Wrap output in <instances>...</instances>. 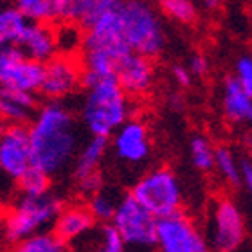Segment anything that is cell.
I'll return each mask as SVG.
<instances>
[{
	"mask_svg": "<svg viewBox=\"0 0 252 252\" xmlns=\"http://www.w3.org/2000/svg\"><path fill=\"white\" fill-rule=\"evenodd\" d=\"M32 166L47 175H58L74 160L79 135L72 112L60 101L51 99L36 112L29 126Z\"/></svg>",
	"mask_w": 252,
	"mask_h": 252,
	"instance_id": "6da1fadb",
	"label": "cell"
},
{
	"mask_svg": "<svg viewBox=\"0 0 252 252\" xmlns=\"http://www.w3.org/2000/svg\"><path fill=\"white\" fill-rule=\"evenodd\" d=\"M130 117L128 94L114 78H105L87 89L81 119L92 135L110 137Z\"/></svg>",
	"mask_w": 252,
	"mask_h": 252,
	"instance_id": "7a4b0ae2",
	"label": "cell"
},
{
	"mask_svg": "<svg viewBox=\"0 0 252 252\" xmlns=\"http://www.w3.org/2000/svg\"><path fill=\"white\" fill-rule=\"evenodd\" d=\"M62 209V200L51 193L22 194L9 213H5V242L11 245H18L34 232L53 227Z\"/></svg>",
	"mask_w": 252,
	"mask_h": 252,
	"instance_id": "3957f363",
	"label": "cell"
},
{
	"mask_svg": "<svg viewBox=\"0 0 252 252\" xmlns=\"http://www.w3.org/2000/svg\"><path fill=\"white\" fill-rule=\"evenodd\" d=\"M123 34L131 53L155 58L166 47V34L158 13L148 0H123Z\"/></svg>",
	"mask_w": 252,
	"mask_h": 252,
	"instance_id": "277c9868",
	"label": "cell"
},
{
	"mask_svg": "<svg viewBox=\"0 0 252 252\" xmlns=\"http://www.w3.org/2000/svg\"><path fill=\"white\" fill-rule=\"evenodd\" d=\"M130 194L155 218L177 213L182 205L180 182L168 168H157L142 175L133 184Z\"/></svg>",
	"mask_w": 252,
	"mask_h": 252,
	"instance_id": "5b68a950",
	"label": "cell"
},
{
	"mask_svg": "<svg viewBox=\"0 0 252 252\" xmlns=\"http://www.w3.org/2000/svg\"><path fill=\"white\" fill-rule=\"evenodd\" d=\"M112 223L121 232L128 247H157V218L144 209L130 193L119 198Z\"/></svg>",
	"mask_w": 252,
	"mask_h": 252,
	"instance_id": "8992f818",
	"label": "cell"
},
{
	"mask_svg": "<svg viewBox=\"0 0 252 252\" xmlns=\"http://www.w3.org/2000/svg\"><path fill=\"white\" fill-rule=\"evenodd\" d=\"M43 78V63L31 60L16 43H0V87L36 94Z\"/></svg>",
	"mask_w": 252,
	"mask_h": 252,
	"instance_id": "52a82bcc",
	"label": "cell"
},
{
	"mask_svg": "<svg viewBox=\"0 0 252 252\" xmlns=\"http://www.w3.org/2000/svg\"><path fill=\"white\" fill-rule=\"evenodd\" d=\"M157 247L162 252H205L207 240L182 211L157 218Z\"/></svg>",
	"mask_w": 252,
	"mask_h": 252,
	"instance_id": "ba28073f",
	"label": "cell"
},
{
	"mask_svg": "<svg viewBox=\"0 0 252 252\" xmlns=\"http://www.w3.org/2000/svg\"><path fill=\"white\" fill-rule=\"evenodd\" d=\"M81 60L78 62L72 54H54L43 63V78L38 92L47 99H63L81 87Z\"/></svg>",
	"mask_w": 252,
	"mask_h": 252,
	"instance_id": "9c48e42d",
	"label": "cell"
},
{
	"mask_svg": "<svg viewBox=\"0 0 252 252\" xmlns=\"http://www.w3.org/2000/svg\"><path fill=\"white\" fill-rule=\"evenodd\" d=\"M32 166L29 128L26 125H5L0 133V173L18 180Z\"/></svg>",
	"mask_w": 252,
	"mask_h": 252,
	"instance_id": "30bf717a",
	"label": "cell"
},
{
	"mask_svg": "<svg viewBox=\"0 0 252 252\" xmlns=\"http://www.w3.org/2000/svg\"><path fill=\"white\" fill-rule=\"evenodd\" d=\"M245 242V220L238 205L229 198H220L211 216V245L220 252H232Z\"/></svg>",
	"mask_w": 252,
	"mask_h": 252,
	"instance_id": "8fae6325",
	"label": "cell"
},
{
	"mask_svg": "<svg viewBox=\"0 0 252 252\" xmlns=\"http://www.w3.org/2000/svg\"><path fill=\"white\" fill-rule=\"evenodd\" d=\"M112 135H114L112 148L121 162L139 166L148 160L152 144H150V135L144 123L137 119H126Z\"/></svg>",
	"mask_w": 252,
	"mask_h": 252,
	"instance_id": "7c38bea8",
	"label": "cell"
},
{
	"mask_svg": "<svg viewBox=\"0 0 252 252\" xmlns=\"http://www.w3.org/2000/svg\"><path fill=\"white\" fill-rule=\"evenodd\" d=\"M116 79L128 95L146 94L155 81V67L152 58L130 51L117 60Z\"/></svg>",
	"mask_w": 252,
	"mask_h": 252,
	"instance_id": "4fadbf2b",
	"label": "cell"
},
{
	"mask_svg": "<svg viewBox=\"0 0 252 252\" xmlns=\"http://www.w3.org/2000/svg\"><path fill=\"white\" fill-rule=\"evenodd\" d=\"M16 45L26 56L40 63L49 62L54 54H58L56 32L51 24H45V22H27Z\"/></svg>",
	"mask_w": 252,
	"mask_h": 252,
	"instance_id": "5bb4252c",
	"label": "cell"
},
{
	"mask_svg": "<svg viewBox=\"0 0 252 252\" xmlns=\"http://www.w3.org/2000/svg\"><path fill=\"white\" fill-rule=\"evenodd\" d=\"M36 108L34 92L0 87V119L5 125H26Z\"/></svg>",
	"mask_w": 252,
	"mask_h": 252,
	"instance_id": "9a60e30c",
	"label": "cell"
},
{
	"mask_svg": "<svg viewBox=\"0 0 252 252\" xmlns=\"http://www.w3.org/2000/svg\"><path fill=\"white\" fill-rule=\"evenodd\" d=\"M95 225V218L89 211V207H81V205H72L67 209L60 211L58 218L54 221L53 231L62 238L63 242L72 243L79 238L87 236Z\"/></svg>",
	"mask_w": 252,
	"mask_h": 252,
	"instance_id": "2e32d148",
	"label": "cell"
},
{
	"mask_svg": "<svg viewBox=\"0 0 252 252\" xmlns=\"http://www.w3.org/2000/svg\"><path fill=\"white\" fill-rule=\"evenodd\" d=\"M221 108L234 125H252V95L243 90L236 78H227L223 83Z\"/></svg>",
	"mask_w": 252,
	"mask_h": 252,
	"instance_id": "e0dca14e",
	"label": "cell"
},
{
	"mask_svg": "<svg viewBox=\"0 0 252 252\" xmlns=\"http://www.w3.org/2000/svg\"><path fill=\"white\" fill-rule=\"evenodd\" d=\"M108 148V137L103 135H92L90 141L85 142V146L76 153L74 157V179L79 180L87 175L94 173L99 169V164L103 160Z\"/></svg>",
	"mask_w": 252,
	"mask_h": 252,
	"instance_id": "ac0fdd59",
	"label": "cell"
},
{
	"mask_svg": "<svg viewBox=\"0 0 252 252\" xmlns=\"http://www.w3.org/2000/svg\"><path fill=\"white\" fill-rule=\"evenodd\" d=\"M27 18L15 5L0 7V43H18L27 26Z\"/></svg>",
	"mask_w": 252,
	"mask_h": 252,
	"instance_id": "d6986e66",
	"label": "cell"
},
{
	"mask_svg": "<svg viewBox=\"0 0 252 252\" xmlns=\"http://www.w3.org/2000/svg\"><path fill=\"white\" fill-rule=\"evenodd\" d=\"M16 249L20 252H63L67 251V243L54 231L45 229L26 238L24 242L16 245Z\"/></svg>",
	"mask_w": 252,
	"mask_h": 252,
	"instance_id": "ffe728a7",
	"label": "cell"
},
{
	"mask_svg": "<svg viewBox=\"0 0 252 252\" xmlns=\"http://www.w3.org/2000/svg\"><path fill=\"white\" fill-rule=\"evenodd\" d=\"M13 2L16 9L29 22H45V24L58 22L53 0H13Z\"/></svg>",
	"mask_w": 252,
	"mask_h": 252,
	"instance_id": "44dd1931",
	"label": "cell"
},
{
	"mask_svg": "<svg viewBox=\"0 0 252 252\" xmlns=\"http://www.w3.org/2000/svg\"><path fill=\"white\" fill-rule=\"evenodd\" d=\"M215 168L220 171L221 179L227 184L240 186L242 184V171H240V162L236 155L225 146H220L215 150Z\"/></svg>",
	"mask_w": 252,
	"mask_h": 252,
	"instance_id": "7402d4cb",
	"label": "cell"
},
{
	"mask_svg": "<svg viewBox=\"0 0 252 252\" xmlns=\"http://www.w3.org/2000/svg\"><path fill=\"white\" fill-rule=\"evenodd\" d=\"M56 32V45H58V53L63 54H74L78 49H81L83 43V31L79 29L76 22H62Z\"/></svg>",
	"mask_w": 252,
	"mask_h": 252,
	"instance_id": "603a6c76",
	"label": "cell"
},
{
	"mask_svg": "<svg viewBox=\"0 0 252 252\" xmlns=\"http://www.w3.org/2000/svg\"><path fill=\"white\" fill-rule=\"evenodd\" d=\"M189 150H191V162L198 171L209 173L215 169V148L205 137H193Z\"/></svg>",
	"mask_w": 252,
	"mask_h": 252,
	"instance_id": "cb8c5ba5",
	"label": "cell"
},
{
	"mask_svg": "<svg viewBox=\"0 0 252 252\" xmlns=\"http://www.w3.org/2000/svg\"><path fill=\"white\" fill-rule=\"evenodd\" d=\"M158 7L164 15L180 24H193L196 20V5L194 0H157Z\"/></svg>",
	"mask_w": 252,
	"mask_h": 252,
	"instance_id": "d4e9b609",
	"label": "cell"
},
{
	"mask_svg": "<svg viewBox=\"0 0 252 252\" xmlns=\"http://www.w3.org/2000/svg\"><path fill=\"white\" fill-rule=\"evenodd\" d=\"M119 198H116L114 194L106 193L103 189H99L97 193L89 196V211L95 218V221H112V216L116 213Z\"/></svg>",
	"mask_w": 252,
	"mask_h": 252,
	"instance_id": "484cf974",
	"label": "cell"
},
{
	"mask_svg": "<svg viewBox=\"0 0 252 252\" xmlns=\"http://www.w3.org/2000/svg\"><path fill=\"white\" fill-rule=\"evenodd\" d=\"M16 182L20 186L22 194H43L51 189V175L36 166H31Z\"/></svg>",
	"mask_w": 252,
	"mask_h": 252,
	"instance_id": "4316f807",
	"label": "cell"
},
{
	"mask_svg": "<svg viewBox=\"0 0 252 252\" xmlns=\"http://www.w3.org/2000/svg\"><path fill=\"white\" fill-rule=\"evenodd\" d=\"M56 20L58 22H79L83 20L87 11L90 9L92 0H53Z\"/></svg>",
	"mask_w": 252,
	"mask_h": 252,
	"instance_id": "83f0119b",
	"label": "cell"
},
{
	"mask_svg": "<svg viewBox=\"0 0 252 252\" xmlns=\"http://www.w3.org/2000/svg\"><path fill=\"white\" fill-rule=\"evenodd\" d=\"M126 243L123 240L121 232L112 221H105V225L99 231V251L103 252H123Z\"/></svg>",
	"mask_w": 252,
	"mask_h": 252,
	"instance_id": "f1b7e54d",
	"label": "cell"
},
{
	"mask_svg": "<svg viewBox=\"0 0 252 252\" xmlns=\"http://www.w3.org/2000/svg\"><path fill=\"white\" fill-rule=\"evenodd\" d=\"M234 78L243 87V90L252 95V56H242L238 60Z\"/></svg>",
	"mask_w": 252,
	"mask_h": 252,
	"instance_id": "f546056e",
	"label": "cell"
},
{
	"mask_svg": "<svg viewBox=\"0 0 252 252\" xmlns=\"http://www.w3.org/2000/svg\"><path fill=\"white\" fill-rule=\"evenodd\" d=\"M76 182H78L79 193L85 194V196H92L99 189H103V179H101L99 171H94V173L87 175V177L76 180Z\"/></svg>",
	"mask_w": 252,
	"mask_h": 252,
	"instance_id": "4dcf8cb0",
	"label": "cell"
},
{
	"mask_svg": "<svg viewBox=\"0 0 252 252\" xmlns=\"http://www.w3.org/2000/svg\"><path fill=\"white\" fill-rule=\"evenodd\" d=\"M188 68L193 76H205L207 70H209V65H207V60L202 54H193L191 60H189Z\"/></svg>",
	"mask_w": 252,
	"mask_h": 252,
	"instance_id": "1f68e13d",
	"label": "cell"
},
{
	"mask_svg": "<svg viewBox=\"0 0 252 252\" xmlns=\"http://www.w3.org/2000/svg\"><path fill=\"white\" fill-rule=\"evenodd\" d=\"M171 74H173L175 81H177L180 87H189V85H191L193 74L189 72V68L184 67V65H173V68H171Z\"/></svg>",
	"mask_w": 252,
	"mask_h": 252,
	"instance_id": "d6a6232c",
	"label": "cell"
},
{
	"mask_svg": "<svg viewBox=\"0 0 252 252\" xmlns=\"http://www.w3.org/2000/svg\"><path fill=\"white\" fill-rule=\"evenodd\" d=\"M240 171H242L243 184H245V188L249 189V193H251V196H252V162H251V158H242Z\"/></svg>",
	"mask_w": 252,
	"mask_h": 252,
	"instance_id": "836d02e7",
	"label": "cell"
},
{
	"mask_svg": "<svg viewBox=\"0 0 252 252\" xmlns=\"http://www.w3.org/2000/svg\"><path fill=\"white\" fill-rule=\"evenodd\" d=\"M194 2H198L200 7L205 11H215V9H218L221 4V0H194Z\"/></svg>",
	"mask_w": 252,
	"mask_h": 252,
	"instance_id": "e575fe53",
	"label": "cell"
},
{
	"mask_svg": "<svg viewBox=\"0 0 252 252\" xmlns=\"http://www.w3.org/2000/svg\"><path fill=\"white\" fill-rule=\"evenodd\" d=\"M4 218H5L4 211L0 209V238L4 236Z\"/></svg>",
	"mask_w": 252,
	"mask_h": 252,
	"instance_id": "d590c367",
	"label": "cell"
},
{
	"mask_svg": "<svg viewBox=\"0 0 252 252\" xmlns=\"http://www.w3.org/2000/svg\"><path fill=\"white\" fill-rule=\"evenodd\" d=\"M4 128H5V123L2 121V119H0V133H2V131H4Z\"/></svg>",
	"mask_w": 252,
	"mask_h": 252,
	"instance_id": "8d00e7d4",
	"label": "cell"
},
{
	"mask_svg": "<svg viewBox=\"0 0 252 252\" xmlns=\"http://www.w3.org/2000/svg\"><path fill=\"white\" fill-rule=\"evenodd\" d=\"M249 152H251V162H252V139L249 141Z\"/></svg>",
	"mask_w": 252,
	"mask_h": 252,
	"instance_id": "74e56055",
	"label": "cell"
},
{
	"mask_svg": "<svg viewBox=\"0 0 252 252\" xmlns=\"http://www.w3.org/2000/svg\"><path fill=\"white\" fill-rule=\"evenodd\" d=\"M5 2H11V0H0V4H5Z\"/></svg>",
	"mask_w": 252,
	"mask_h": 252,
	"instance_id": "f35d334b",
	"label": "cell"
}]
</instances>
